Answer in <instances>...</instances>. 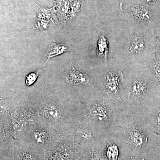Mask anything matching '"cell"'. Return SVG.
Segmentation results:
<instances>
[{"mask_svg":"<svg viewBox=\"0 0 160 160\" xmlns=\"http://www.w3.org/2000/svg\"><path fill=\"white\" fill-rule=\"evenodd\" d=\"M158 136L146 124L139 107L128 104L107 138L124 145L132 157L155 160Z\"/></svg>","mask_w":160,"mask_h":160,"instance_id":"6da1fadb","label":"cell"},{"mask_svg":"<svg viewBox=\"0 0 160 160\" xmlns=\"http://www.w3.org/2000/svg\"><path fill=\"white\" fill-rule=\"evenodd\" d=\"M86 100L82 105L79 123L91 128L102 137L107 138L128 103L107 93L99 99Z\"/></svg>","mask_w":160,"mask_h":160,"instance_id":"7a4b0ae2","label":"cell"},{"mask_svg":"<svg viewBox=\"0 0 160 160\" xmlns=\"http://www.w3.org/2000/svg\"><path fill=\"white\" fill-rule=\"evenodd\" d=\"M105 154L108 160H130L132 157L126 147L110 138H107Z\"/></svg>","mask_w":160,"mask_h":160,"instance_id":"3957f363","label":"cell"},{"mask_svg":"<svg viewBox=\"0 0 160 160\" xmlns=\"http://www.w3.org/2000/svg\"><path fill=\"white\" fill-rule=\"evenodd\" d=\"M105 81L106 93L123 100L120 93V79L118 75L108 72L105 76Z\"/></svg>","mask_w":160,"mask_h":160,"instance_id":"277c9868","label":"cell"},{"mask_svg":"<svg viewBox=\"0 0 160 160\" xmlns=\"http://www.w3.org/2000/svg\"><path fill=\"white\" fill-rule=\"evenodd\" d=\"M128 45L131 53L139 54L142 53L144 48V40L141 35L135 34L130 38Z\"/></svg>","mask_w":160,"mask_h":160,"instance_id":"5b68a950","label":"cell"},{"mask_svg":"<svg viewBox=\"0 0 160 160\" xmlns=\"http://www.w3.org/2000/svg\"><path fill=\"white\" fill-rule=\"evenodd\" d=\"M67 50V47L65 45L53 43L46 51V56L48 58L47 61L50 58L60 55L65 52Z\"/></svg>","mask_w":160,"mask_h":160,"instance_id":"8992f818","label":"cell"},{"mask_svg":"<svg viewBox=\"0 0 160 160\" xmlns=\"http://www.w3.org/2000/svg\"><path fill=\"white\" fill-rule=\"evenodd\" d=\"M69 78H70V81L82 85H86L89 82V79L86 74L73 68L69 72Z\"/></svg>","mask_w":160,"mask_h":160,"instance_id":"52a82bcc","label":"cell"},{"mask_svg":"<svg viewBox=\"0 0 160 160\" xmlns=\"http://www.w3.org/2000/svg\"><path fill=\"white\" fill-rule=\"evenodd\" d=\"M30 136H32L33 139L37 143H42L48 138L50 134L47 130L43 128L36 127L31 131Z\"/></svg>","mask_w":160,"mask_h":160,"instance_id":"ba28073f","label":"cell"},{"mask_svg":"<svg viewBox=\"0 0 160 160\" xmlns=\"http://www.w3.org/2000/svg\"><path fill=\"white\" fill-rule=\"evenodd\" d=\"M133 13L135 17L143 20H147L150 18V13L145 8L143 7H137L133 8Z\"/></svg>","mask_w":160,"mask_h":160,"instance_id":"9c48e42d","label":"cell"},{"mask_svg":"<svg viewBox=\"0 0 160 160\" xmlns=\"http://www.w3.org/2000/svg\"><path fill=\"white\" fill-rule=\"evenodd\" d=\"M107 50L106 40L104 37L101 36L98 43V53L99 57H102L104 54L106 57V51Z\"/></svg>","mask_w":160,"mask_h":160,"instance_id":"30bf717a","label":"cell"},{"mask_svg":"<svg viewBox=\"0 0 160 160\" xmlns=\"http://www.w3.org/2000/svg\"><path fill=\"white\" fill-rule=\"evenodd\" d=\"M38 72H33L29 73L28 76H27L25 80L27 85L29 86L34 83L38 78Z\"/></svg>","mask_w":160,"mask_h":160,"instance_id":"8fae6325","label":"cell"},{"mask_svg":"<svg viewBox=\"0 0 160 160\" xmlns=\"http://www.w3.org/2000/svg\"><path fill=\"white\" fill-rule=\"evenodd\" d=\"M151 68L157 76L160 77V61H158L151 65Z\"/></svg>","mask_w":160,"mask_h":160,"instance_id":"7c38bea8","label":"cell"},{"mask_svg":"<svg viewBox=\"0 0 160 160\" xmlns=\"http://www.w3.org/2000/svg\"><path fill=\"white\" fill-rule=\"evenodd\" d=\"M130 160H143L141 159L138 158H136V157H132Z\"/></svg>","mask_w":160,"mask_h":160,"instance_id":"4fadbf2b","label":"cell"},{"mask_svg":"<svg viewBox=\"0 0 160 160\" xmlns=\"http://www.w3.org/2000/svg\"><path fill=\"white\" fill-rule=\"evenodd\" d=\"M145 1L148 3H153L155 2L156 0H145Z\"/></svg>","mask_w":160,"mask_h":160,"instance_id":"5bb4252c","label":"cell"},{"mask_svg":"<svg viewBox=\"0 0 160 160\" xmlns=\"http://www.w3.org/2000/svg\"><path fill=\"white\" fill-rule=\"evenodd\" d=\"M159 82H160V81H159Z\"/></svg>","mask_w":160,"mask_h":160,"instance_id":"9a60e30c","label":"cell"}]
</instances>
